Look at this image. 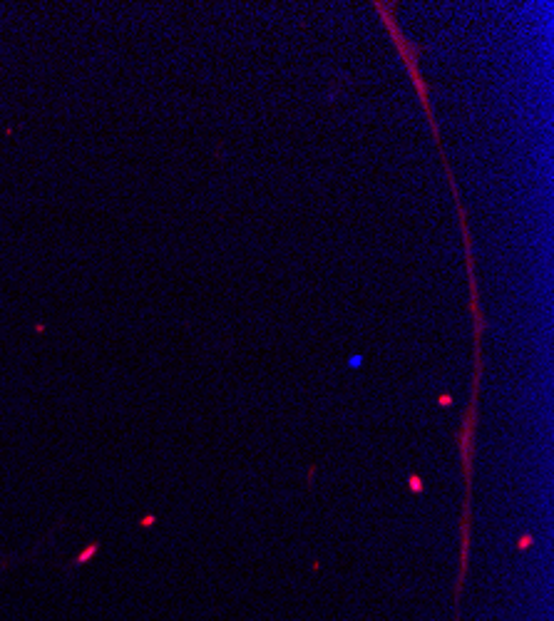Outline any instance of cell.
<instances>
[{
  "label": "cell",
  "instance_id": "6da1fadb",
  "mask_svg": "<svg viewBox=\"0 0 554 621\" xmlns=\"http://www.w3.org/2000/svg\"><path fill=\"white\" fill-rule=\"evenodd\" d=\"M410 484H413V489H415V492H420V489H422V482H420L417 477H413V480H410Z\"/></svg>",
  "mask_w": 554,
  "mask_h": 621
},
{
  "label": "cell",
  "instance_id": "7a4b0ae2",
  "mask_svg": "<svg viewBox=\"0 0 554 621\" xmlns=\"http://www.w3.org/2000/svg\"><path fill=\"white\" fill-rule=\"evenodd\" d=\"M529 542H532V539H529V537H524V539H522V544H519V547H522V549H527V547H529Z\"/></svg>",
  "mask_w": 554,
  "mask_h": 621
}]
</instances>
